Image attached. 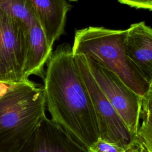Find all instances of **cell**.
<instances>
[{
	"label": "cell",
	"instance_id": "2",
	"mask_svg": "<svg viewBox=\"0 0 152 152\" xmlns=\"http://www.w3.org/2000/svg\"><path fill=\"white\" fill-rule=\"evenodd\" d=\"M43 86L28 80L0 97V152H19L46 116Z\"/></svg>",
	"mask_w": 152,
	"mask_h": 152
},
{
	"label": "cell",
	"instance_id": "10",
	"mask_svg": "<svg viewBox=\"0 0 152 152\" xmlns=\"http://www.w3.org/2000/svg\"><path fill=\"white\" fill-rule=\"evenodd\" d=\"M45 34L37 20L26 33L24 75L27 79L31 75L44 77V66L52 53Z\"/></svg>",
	"mask_w": 152,
	"mask_h": 152
},
{
	"label": "cell",
	"instance_id": "6",
	"mask_svg": "<svg viewBox=\"0 0 152 152\" xmlns=\"http://www.w3.org/2000/svg\"><path fill=\"white\" fill-rule=\"evenodd\" d=\"M26 33L0 9V83L14 85L26 82Z\"/></svg>",
	"mask_w": 152,
	"mask_h": 152
},
{
	"label": "cell",
	"instance_id": "13",
	"mask_svg": "<svg viewBox=\"0 0 152 152\" xmlns=\"http://www.w3.org/2000/svg\"><path fill=\"white\" fill-rule=\"evenodd\" d=\"M137 136L147 151L152 152V123L141 120Z\"/></svg>",
	"mask_w": 152,
	"mask_h": 152
},
{
	"label": "cell",
	"instance_id": "7",
	"mask_svg": "<svg viewBox=\"0 0 152 152\" xmlns=\"http://www.w3.org/2000/svg\"><path fill=\"white\" fill-rule=\"evenodd\" d=\"M19 152H88L51 119L46 116Z\"/></svg>",
	"mask_w": 152,
	"mask_h": 152
},
{
	"label": "cell",
	"instance_id": "11",
	"mask_svg": "<svg viewBox=\"0 0 152 152\" xmlns=\"http://www.w3.org/2000/svg\"><path fill=\"white\" fill-rule=\"evenodd\" d=\"M0 9L10 16L25 33L36 20L29 0H0Z\"/></svg>",
	"mask_w": 152,
	"mask_h": 152
},
{
	"label": "cell",
	"instance_id": "19",
	"mask_svg": "<svg viewBox=\"0 0 152 152\" xmlns=\"http://www.w3.org/2000/svg\"><path fill=\"white\" fill-rule=\"evenodd\" d=\"M68 1H69L70 2H76V1H78V0H68Z\"/></svg>",
	"mask_w": 152,
	"mask_h": 152
},
{
	"label": "cell",
	"instance_id": "4",
	"mask_svg": "<svg viewBox=\"0 0 152 152\" xmlns=\"http://www.w3.org/2000/svg\"><path fill=\"white\" fill-rule=\"evenodd\" d=\"M78 68L90 95L96 119L100 138L129 147L137 138L111 104L93 77L83 54L74 55Z\"/></svg>",
	"mask_w": 152,
	"mask_h": 152
},
{
	"label": "cell",
	"instance_id": "16",
	"mask_svg": "<svg viewBox=\"0 0 152 152\" xmlns=\"http://www.w3.org/2000/svg\"><path fill=\"white\" fill-rule=\"evenodd\" d=\"M126 152H147L142 143L137 137V138L129 146Z\"/></svg>",
	"mask_w": 152,
	"mask_h": 152
},
{
	"label": "cell",
	"instance_id": "1",
	"mask_svg": "<svg viewBox=\"0 0 152 152\" xmlns=\"http://www.w3.org/2000/svg\"><path fill=\"white\" fill-rule=\"evenodd\" d=\"M46 104L51 119L88 147L100 137L93 106L71 45H59L46 63L43 77Z\"/></svg>",
	"mask_w": 152,
	"mask_h": 152
},
{
	"label": "cell",
	"instance_id": "12",
	"mask_svg": "<svg viewBox=\"0 0 152 152\" xmlns=\"http://www.w3.org/2000/svg\"><path fill=\"white\" fill-rule=\"evenodd\" d=\"M128 147L99 137L87 150L88 152H126Z\"/></svg>",
	"mask_w": 152,
	"mask_h": 152
},
{
	"label": "cell",
	"instance_id": "17",
	"mask_svg": "<svg viewBox=\"0 0 152 152\" xmlns=\"http://www.w3.org/2000/svg\"><path fill=\"white\" fill-rule=\"evenodd\" d=\"M12 85H8L2 83H0V97L5 94Z\"/></svg>",
	"mask_w": 152,
	"mask_h": 152
},
{
	"label": "cell",
	"instance_id": "5",
	"mask_svg": "<svg viewBox=\"0 0 152 152\" xmlns=\"http://www.w3.org/2000/svg\"><path fill=\"white\" fill-rule=\"evenodd\" d=\"M87 59L91 74L100 89L129 131L137 137L141 121L142 97L132 91L117 74L103 64L88 57Z\"/></svg>",
	"mask_w": 152,
	"mask_h": 152
},
{
	"label": "cell",
	"instance_id": "14",
	"mask_svg": "<svg viewBox=\"0 0 152 152\" xmlns=\"http://www.w3.org/2000/svg\"><path fill=\"white\" fill-rule=\"evenodd\" d=\"M152 115V83L142 97L141 120L142 117Z\"/></svg>",
	"mask_w": 152,
	"mask_h": 152
},
{
	"label": "cell",
	"instance_id": "8",
	"mask_svg": "<svg viewBox=\"0 0 152 152\" xmlns=\"http://www.w3.org/2000/svg\"><path fill=\"white\" fill-rule=\"evenodd\" d=\"M125 50L129 60L150 85L152 83V28L144 22L126 29Z\"/></svg>",
	"mask_w": 152,
	"mask_h": 152
},
{
	"label": "cell",
	"instance_id": "9",
	"mask_svg": "<svg viewBox=\"0 0 152 152\" xmlns=\"http://www.w3.org/2000/svg\"><path fill=\"white\" fill-rule=\"evenodd\" d=\"M36 18L43 30L48 44L64 33L67 12L71 5L68 0H29Z\"/></svg>",
	"mask_w": 152,
	"mask_h": 152
},
{
	"label": "cell",
	"instance_id": "15",
	"mask_svg": "<svg viewBox=\"0 0 152 152\" xmlns=\"http://www.w3.org/2000/svg\"><path fill=\"white\" fill-rule=\"evenodd\" d=\"M120 3L138 9L152 11V0H118Z\"/></svg>",
	"mask_w": 152,
	"mask_h": 152
},
{
	"label": "cell",
	"instance_id": "3",
	"mask_svg": "<svg viewBox=\"0 0 152 152\" xmlns=\"http://www.w3.org/2000/svg\"><path fill=\"white\" fill-rule=\"evenodd\" d=\"M126 30L88 27L75 31L72 50L74 55L83 54L103 64L117 74L132 91L142 97L150 84L140 75L125 50Z\"/></svg>",
	"mask_w": 152,
	"mask_h": 152
},
{
	"label": "cell",
	"instance_id": "18",
	"mask_svg": "<svg viewBox=\"0 0 152 152\" xmlns=\"http://www.w3.org/2000/svg\"><path fill=\"white\" fill-rule=\"evenodd\" d=\"M141 120H145L152 123V115H147L141 118Z\"/></svg>",
	"mask_w": 152,
	"mask_h": 152
}]
</instances>
